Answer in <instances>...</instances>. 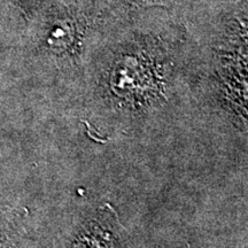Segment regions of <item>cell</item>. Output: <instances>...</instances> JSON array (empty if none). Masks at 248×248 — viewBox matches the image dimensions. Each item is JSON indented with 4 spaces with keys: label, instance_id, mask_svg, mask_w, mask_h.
<instances>
[{
    "label": "cell",
    "instance_id": "cell-1",
    "mask_svg": "<svg viewBox=\"0 0 248 248\" xmlns=\"http://www.w3.org/2000/svg\"><path fill=\"white\" fill-rule=\"evenodd\" d=\"M151 52L137 48L122 54L111 69L110 88L119 95L146 93L159 90L160 68Z\"/></svg>",
    "mask_w": 248,
    "mask_h": 248
},
{
    "label": "cell",
    "instance_id": "cell-2",
    "mask_svg": "<svg viewBox=\"0 0 248 248\" xmlns=\"http://www.w3.org/2000/svg\"><path fill=\"white\" fill-rule=\"evenodd\" d=\"M83 35V20L75 12L63 11L52 18L46 33V43L54 53L74 54L79 48Z\"/></svg>",
    "mask_w": 248,
    "mask_h": 248
},
{
    "label": "cell",
    "instance_id": "cell-3",
    "mask_svg": "<svg viewBox=\"0 0 248 248\" xmlns=\"http://www.w3.org/2000/svg\"><path fill=\"white\" fill-rule=\"evenodd\" d=\"M138 7H170L172 0H131Z\"/></svg>",
    "mask_w": 248,
    "mask_h": 248
}]
</instances>
